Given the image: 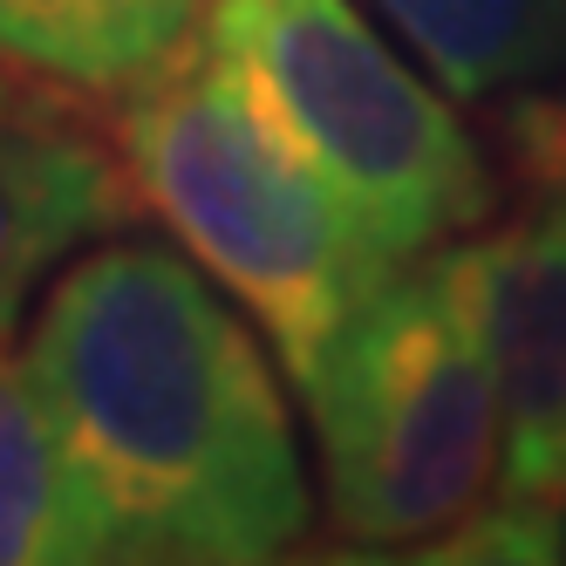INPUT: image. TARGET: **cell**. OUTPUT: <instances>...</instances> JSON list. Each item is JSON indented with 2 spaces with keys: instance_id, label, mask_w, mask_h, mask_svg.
Segmentation results:
<instances>
[{
  "instance_id": "cell-1",
  "label": "cell",
  "mask_w": 566,
  "mask_h": 566,
  "mask_svg": "<svg viewBox=\"0 0 566 566\" xmlns=\"http://www.w3.org/2000/svg\"><path fill=\"white\" fill-rule=\"evenodd\" d=\"M28 369L124 559L253 566L307 533V464L266 348L185 253L96 239L42 294Z\"/></svg>"
},
{
  "instance_id": "cell-2",
  "label": "cell",
  "mask_w": 566,
  "mask_h": 566,
  "mask_svg": "<svg viewBox=\"0 0 566 566\" xmlns=\"http://www.w3.org/2000/svg\"><path fill=\"white\" fill-rule=\"evenodd\" d=\"M116 144L137 198L260 321L280 369L307 396L348 321L402 266L355 232L212 42H185L124 90Z\"/></svg>"
},
{
  "instance_id": "cell-3",
  "label": "cell",
  "mask_w": 566,
  "mask_h": 566,
  "mask_svg": "<svg viewBox=\"0 0 566 566\" xmlns=\"http://www.w3.org/2000/svg\"><path fill=\"white\" fill-rule=\"evenodd\" d=\"M206 42L389 266L492 219L484 144L355 0H206Z\"/></svg>"
},
{
  "instance_id": "cell-4",
  "label": "cell",
  "mask_w": 566,
  "mask_h": 566,
  "mask_svg": "<svg viewBox=\"0 0 566 566\" xmlns=\"http://www.w3.org/2000/svg\"><path fill=\"white\" fill-rule=\"evenodd\" d=\"M307 410L342 539L423 553L478 512L499 471V382L451 247L389 273L335 342Z\"/></svg>"
},
{
  "instance_id": "cell-5",
  "label": "cell",
  "mask_w": 566,
  "mask_h": 566,
  "mask_svg": "<svg viewBox=\"0 0 566 566\" xmlns=\"http://www.w3.org/2000/svg\"><path fill=\"white\" fill-rule=\"evenodd\" d=\"M451 253L499 382V499L566 512V191Z\"/></svg>"
},
{
  "instance_id": "cell-6",
  "label": "cell",
  "mask_w": 566,
  "mask_h": 566,
  "mask_svg": "<svg viewBox=\"0 0 566 566\" xmlns=\"http://www.w3.org/2000/svg\"><path fill=\"white\" fill-rule=\"evenodd\" d=\"M130 212L137 185L124 157L69 130L62 116H0V342H14L28 301L62 260L124 232Z\"/></svg>"
},
{
  "instance_id": "cell-7",
  "label": "cell",
  "mask_w": 566,
  "mask_h": 566,
  "mask_svg": "<svg viewBox=\"0 0 566 566\" xmlns=\"http://www.w3.org/2000/svg\"><path fill=\"white\" fill-rule=\"evenodd\" d=\"M34 559H124V546H116V525L75 464L28 355H8L0 342V566Z\"/></svg>"
},
{
  "instance_id": "cell-8",
  "label": "cell",
  "mask_w": 566,
  "mask_h": 566,
  "mask_svg": "<svg viewBox=\"0 0 566 566\" xmlns=\"http://www.w3.org/2000/svg\"><path fill=\"white\" fill-rule=\"evenodd\" d=\"M206 0H0V55L62 90H130L191 42Z\"/></svg>"
},
{
  "instance_id": "cell-9",
  "label": "cell",
  "mask_w": 566,
  "mask_h": 566,
  "mask_svg": "<svg viewBox=\"0 0 566 566\" xmlns=\"http://www.w3.org/2000/svg\"><path fill=\"white\" fill-rule=\"evenodd\" d=\"M369 8L464 103L566 75V0H369Z\"/></svg>"
},
{
  "instance_id": "cell-10",
  "label": "cell",
  "mask_w": 566,
  "mask_h": 566,
  "mask_svg": "<svg viewBox=\"0 0 566 566\" xmlns=\"http://www.w3.org/2000/svg\"><path fill=\"white\" fill-rule=\"evenodd\" d=\"M499 144L512 157L518 185L566 191V75L499 96Z\"/></svg>"
},
{
  "instance_id": "cell-11",
  "label": "cell",
  "mask_w": 566,
  "mask_h": 566,
  "mask_svg": "<svg viewBox=\"0 0 566 566\" xmlns=\"http://www.w3.org/2000/svg\"><path fill=\"white\" fill-rule=\"evenodd\" d=\"M0 116H21V124H42V116H62L49 96H42V75L14 69L8 55H0Z\"/></svg>"
}]
</instances>
